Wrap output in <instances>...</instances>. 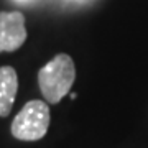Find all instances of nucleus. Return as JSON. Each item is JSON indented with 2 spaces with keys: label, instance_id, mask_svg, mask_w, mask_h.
<instances>
[{
  "label": "nucleus",
  "instance_id": "1",
  "mask_svg": "<svg viewBox=\"0 0 148 148\" xmlns=\"http://www.w3.org/2000/svg\"><path fill=\"white\" fill-rule=\"evenodd\" d=\"M76 81V68L69 54H56L38 71V84L48 104H58Z\"/></svg>",
  "mask_w": 148,
  "mask_h": 148
},
{
  "label": "nucleus",
  "instance_id": "2",
  "mask_svg": "<svg viewBox=\"0 0 148 148\" xmlns=\"http://www.w3.org/2000/svg\"><path fill=\"white\" fill-rule=\"evenodd\" d=\"M49 127V109L43 101L27 102L12 122V135L18 140H41Z\"/></svg>",
  "mask_w": 148,
  "mask_h": 148
},
{
  "label": "nucleus",
  "instance_id": "3",
  "mask_svg": "<svg viewBox=\"0 0 148 148\" xmlns=\"http://www.w3.org/2000/svg\"><path fill=\"white\" fill-rule=\"evenodd\" d=\"M27 40L25 16L20 12H0V53L15 51Z\"/></svg>",
  "mask_w": 148,
  "mask_h": 148
},
{
  "label": "nucleus",
  "instance_id": "4",
  "mask_svg": "<svg viewBox=\"0 0 148 148\" xmlns=\"http://www.w3.org/2000/svg\"><path fill=\"white\" fill-rule=\"evenodd\" d=\"M18 90V77L16 71L12 66L0 68V117H7L10 114L15 95Z\"/></svg>",
  "mask_w": 148,
  "mask_h": 148
}]
</instances>
